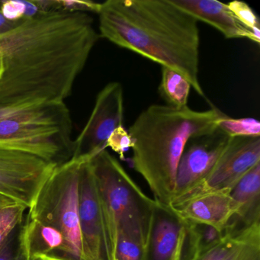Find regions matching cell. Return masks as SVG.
<instances>
[{
	"label": "cell",
	"instance_id": "1",
	"mask_svg": "<svg viewBox=\"0 0 260 260\" xmlns=\"http://www.w3.org/2000/svg\"><path fill=\"white\" fill-rule=\"evenodd\" d=\"M88 13H41L0 35V107L64 103L98 42Z\"/></svg>",
	"mask_w": 260,
	"mask_h": 260
},
{
	"label": "cell",
	"instance_id": "2",
	"mask_svg": "<svg viewBox=\"0 0 260 260\" xmlns=\"http://www.w3.org/2000/svg\"><path fill=\"white\" fill-rule=\"evenodd\" d=\"M99 15L100 37L182 74L199 95L198 21L170 0H108Z\"/></svg>",
	"mask_w": 260,
	"mask_h": 260
},
{
	"label": "cell",
	"instance_id": "3",
	"mask_svg": "<svg viewBox=\"0 0 260 260\" xmlns=\"http://www.w3.org/2000/svg\"><path fill=\"white\" fill-rule=\"evenodd\" d=\"M223 114L152 105L129 127L133 141L132 165L147 182L159 209L168 212L175 194L176 173L189 138L211 132Z\"/></svg>",
	"mask_w": 260,
	"mask_h": 260
},
{
	"label": "cell",
	"instance_id": "4",
	"mask_svg": "<svg viewBox=\"0 0 260 260\" xmlns=\"http://www.w3.org/2000/svg\"><path fill=\"white\" fill-rule=\"evenodd\" d=\"M103 219L105 260L116 259L120 238L137 243L147 260L157 205L127 174L118 159L103 150L91 159Z\"/></svg>",
	"mask_w": 260,
	"mask_h": 260
},
{
	"label": "cell",
	"instance_id": "5",
	"mask_svg": "<svg viewBox=\"0 0 260 260\" xmlns=\"http://www.w3.org/2000/svg\"><path fill=\"white\" fill-rule=\"evenodd\" d=\"M72 120L65 103H44L0 118V148L60 165L72 158Z\"/></svg>",
	"mask_w": 260,
	"mask_h": 260
},
{
	"label": "cell",
	"instance_id": "6",
	"mask_svg": "<svg viewBox=\"0 0 260 260\" xmlns=\"http://www.w3.org/2000/svg\"><path fill=\"white\" fill-rule=\"evenodd\" d=\"M92 159L77 156L57 166L28 208L29 219L62 233L69 255L76 260H84L80 224V171L83 164Z\"/></svg>",
	"mask_w": 260,
	"mask_h": 260
},
{
	"label": "cell",
	"instance_id": "7",
	"mask_svg": "<svg viewBox=\"0 0 260 260\" xmlns=\"http://www.w3.org/2000/svg\"><path fill=\"white\" fill-rule=\"evenodd\" d=\"M260 162V137L231 138L224 151L209 175L196 186L175 198L168 213L182 202L210 191H233L239 181Z\"/></svg>",
	"mask_w": 260,
	"mask_h": 260
},
{
	"label": "cell",
	"instance_id": "8",
	"mask_svg": "<svg viewBox=\"0 0 260 260\" xmlns=\"http://www.w3.org/2000/svg\"><path fill=\"white\" fill-rule=\"evenodd\" d=\"M57 166L29 153L0 148V194L29 208Z\"/></svg>",
	"mask_w": 260,
	"mask_h": 260
},
{
	"label": "cell",
	"instance_id": "9",
	"mask_svg": "<svg viewBox=\"0 0 260 260\" xmlns=\"http://www.w3.org/2000/svg\"><path fill=\"white\" fill-rule=\"evenodd\" d=\"M124 92L121 83L112 82L97 95L92 113L81 133L74 141L72 157L93 158L106 150L112 132L123 125Z\"/></svg>",
	"mask_w": 260,
	"mask_h": 260
},
{
	"label": "cell",
	"instance_id": "10",
	"mask_svg": "<svg viewBox=\"0 0 260 260\" xmlns=\"http://www.w3.org/2000/svg\"><path fill=\"white\" fill-rule=\"evenodd\" d=\"M230 139L217 127L188 139L178 165L173 200L196 186L211 173Z\"/></svg>",
	"mask_w": 260,
	"mask_h": 260
},
{
	"label": "cell",
	"instance_id": "11",
	"mask_svg": "<svg viewBox=\"0 0 260 260\" xmlns=\"http://www.w3.org/2000/svg\"><path fill=\"white\" fill-rule=\"evenodd\" d=\"M80 224L84 260H105L103 219L91 159L80 171Z\"/></svg>",
	"mask_w": 260,
	"mask_h": 260
},
{
	"label": "cell",
	"instance_id": "12",
	"mask_svg": "<svg viewBox=\"0 0 260 260\" xmlns=\"http://www.w3.org/2000/svg\"><path fill=\"white\" fill-rule=\"evenodd\" d=\"M231 192V190L222 189L199 194L175 207L170 214L182 224L206 225L223 233L231 219L240 211V205Z\"/></svg>",
	"mask_w": 260,
	"mask_h": 260
},
{
	"label": "cell",
	"instance_id": "13",
	"mask_svg": "<svg viewBox=\"0 0 260 260\" xmlns=\"http://www.w3.org/2000/svg\"><path fill=\"white\" fill-rule=\"evenodd\" d=\"M173 5L218 30L226 39H248L252 41V33L237 20L228 4L216 0H170Z\"/></svg>",
	"mask_w": 260,
	"mask_h": 260
},
{
	"label": "cell",
	"instance_id": "14",
	"mask_svg": "<svg viewBox=\"0 0 260 260\" xmlns=\"http://www.w3.org/2000/svg\"><path fill=\"white\" fill-rule=\"evenodd\" d=\"M19 248L24 260H32L35 255L54 250L69 254L66 240L59 230L31 219L21 233Z\"/></svg>",
	"mask_w": 260,
	"mask_h": 260
},
{
	"label": "cell",
	"instance_id": "15",
	"mask_svg": "<svg viewBox=\"0 0 260 260\" xmlns=\"http://www.w3.org/2000/svg\"><path fill=\"white\" fill-rule=\"evenodd\" d=\"M260 162L249 170L239 181L231 196L240 205L237 217L249 223L260 217Z\"/></svg>",
	"mask_w": 260,
	"mask_h": 260
},
{
	"label": "cell",
	"instance_id": "16",
	"mask_svg": "<svg viewBox=\"0 0 260 260\" xmlns=\"http://www.w3.org/2000/svg\"><path fill=\"white\" fill-rule=\"evenodd\" d=\"M223 260H260V217L240 229L233 226Z\"/></svg>",
	"mask_w": 260,
	"mask_h": 260
},
{
	"label": "cell",
	"instance_id": "17",
	"mask_svg": "<svg viewBox=\"0 0 260 260\" xmlns=\"http://www.w3.org/2000/svg\"><path fill=\"white\" fill-rule=\"evenodd\" d=\"M161 74L159 94L167 106L177 109L187 107L191 83L171 68L162 67Z\"/></svg>",
	"mask_w": 260,
	"mask_h": 260
},
{
	"label": "cell",
	"instance_id": "18",
	"mask_svg": "<svg viewBox=\"0 0 260 260\" xmlns=\"http://www.w3.org/2000/svg\"><path fill=\"white\" fill-rule=\"evenodd\" d=\"M180 226L167 219L159 220L152 234L153 260H170L179 237Z\"/></svg>",
	"mask_w": 260,
	"mask_h": 260
},
{
	"label": "cell",
	"instance_id": "19",
	"mask_svg": "<svg viewBox=\"0 0 260 260\" xmlns=\"http://www.w3.org/2000/svg\"><path fill=\"white\" fill-rule=\"evenodd\" d=\"M217 127L230 138L260 137V122L253 118H231L223 115L217 122Z\"/></svg>",
	"mask_w": 260,
	"mask_h": 260
},
{
	"label": "cell",
	"instance_id": "20",
	"mask_svg": "<svg viewBox=\"0 0 260 260\" xmlns=\"http://www.w3.org/2000/svg\"><path fill=\"white\" fill-rule=\"evenodd\" d=\"M234 17L245 28L251 31L252 35V42L259 45L260 28L259 21L252 9L244 2L232 1L228 4Z\"/></svg>",
	"mask_w": 260,
	"mask_h": 260
},
{
	"label": "cell",
	"instance_id": "21",
	"mask_svg": "<svg viewBox=\"0 0 260 260\" xmlns=\"http://www.w3.org/2000/svg\"><path fill=\"white\" fill-rule=\"evenodd\" d=\"M28 209L20 203H14L0 210V246L10 237L15 228L21 223L24 213Z\"/></svg>",
	"mask_w": 260,
	"mask_h": 260
},
{
	"label": "cell",
	"instance_id": "22",
	"mask_svg": "<svg viewBox=\"0 0 260 260\" xmlns=\"http://www.w3.org/2000/svg\"><path fill=\"white\" fill-rule=\"evenodd\" d=\"M132 146L133 141L132 137L128 131L126 130L123 125L117 127L112 132L106 143V148L109 147L112 149L115 153H118L120 159L122 160L125 159L124 154L126 152L132 148Z\"/></svg>",
	"mask_w": 260,
	"mask_h": 260
},
{
	"label": "cell",
	"instance_id": "23",
	"mask_svg": "<svg viewBox=\"0 0 260 260\" xmlns=\"http://www.w3.org/2000/svg\"><path fill=\"white\" fill-rule=\"evenodd\" d=\"M0 10L4 17L12 22H18L25 19L26 7L25 1L6 0L0 2Z\"/></svg>",
	"mask_w": 260,
	"mask_h": 260
},
{
	"label": "cell",
	"instance_id": "24",
	"mask_svg": "<svg viewBox=\"0 0 260 260\" xmlns=\"http://www.w3.org/2000/svg\"><path fill=\"white\" fill-rule=\"evenodd\" d=\"M116 258L119 260H144L140 246L125 238L118 240Z\"/></svg>",
	"mask_w": 260,
	"mask_h": 260
},
{
	"label": "cell",
	"instance_id": "25",
	"mask_svg": "<svg viewBox=\"0 0 260 260\" xmlns=\"http://www.w3.org/2000/svg\"><path fill=\"white\" fill-rule=\"evenodd\" d=\"M57 4L59 10L86 13L87 12L99 13L101 7V4L83 0H60L57 1Z\"/></svg>",
	"mask_w": 260,
	"mask_h": 260
},
{
	"label": "cell",
	"instance_id": "26",
	"mask_svg": "<svg viewBox=\"0 0 260 260\" xmlns=\"http://www.w3.org/2000/svg\"><path fill=\"white\" fill-rule=\"evenodd\" d=\"M186 236V229H185V226L182 225L179 230L177 244H176V249H175L170 260H182V250H183Z\"/></svg>",
	"mask_w": 260,
	"mask_h": 260
},
{
	"label": "cell",
	"instance_id": "27",
	"mask_svg": "<svg viewBox=\"0 0 260 260\" xmlns=\"http://www.w3.org/2000/svg\"><path fill=\"white\" fill-rule=\"evenodd\" d=\"M0 260H19L18 255H15L13 252L10 239L0 246Z\"/></svg>",
	"mask_w": 260,
	"mask_h": 260
},
{
	"label": "cell",
	"instance_id": "28",
	"mask_svg": "<svg viewBox=\"0 0 260 260\" xmlns=\"http://www.w3.org/2000/svg\"><path fill=\"white\" fill-rule=\"evenodd\" d=\"M18 22H12L7 20L0 10V35L4 34L14 28L17 25Z\"/></svg>",
	"mask_w": 260,
	"mask_h": 260
},
{
	"label": "cell",
	"instance_id": "29",
	"mask_svg": "<svg viewBox=\"0 0 260 260\" xmlns=\"http://www.w3.org/2000/svg\"><path fill=\"white\" fill-rule=\"evenodd\" d=\"M14 203H16V202L13 201V199H10V198L7 197L4 194H0V210Z\"/></svg>",
	"mask_w": 260,
	"mask_h": 260
},
{
	"label": "cell",
	"instance_id": "30",
	"mask_svg": "<svg viewBox=\"0 0 260 260\" xmlns=\"http://www.w3.org/2000/svg\"><path fill=\"white\" fill-rule=\"evenodd\" d=\"M32 260H65L63 258H59L54 255H50V254H39V255H35Z\"/></svg>",
	"mask_w": 260,
	"mask_h": 260
},
{
	"label": "cell",
	"instance_id": "31",
	"mask_svg": "<svg viewBox=\"0 0 260 260\" xmlns=\"http://www.w3.org/2000/svg\"><path fill=\"white\" fill-rule=\"evenodd\" d=\"M4 71V57H3L2 51L0 49V78L2 77Z\"/></svg>",
	"mask_w": 260,
	"mask_h": 260
},
{
	"label": "cell",
	"instance_id": "32",
	"mask_svg": "<svg viewBox=\"0 0 260 260\" xmlns=\"http://www.w3.org/2000/svg\"><path fill=\"white\" fill-rule=\"evenodd\" d=\"M115 260H119V259H118V258H116V259H115Z\"/></svg>",
	"mask_w": 260,
	"mask_h": 260
}]
</instances>
